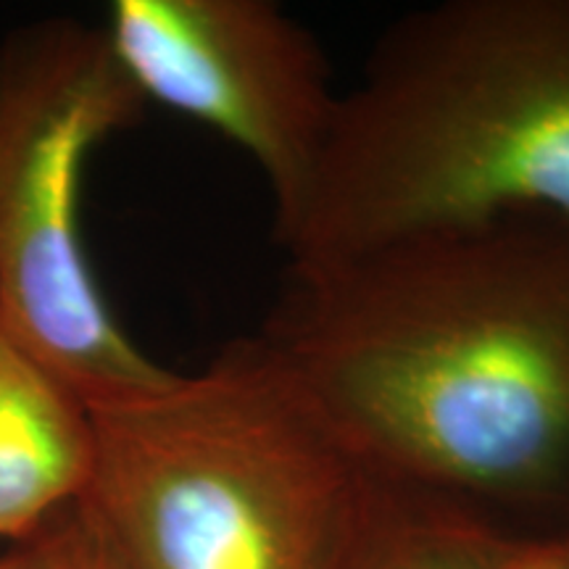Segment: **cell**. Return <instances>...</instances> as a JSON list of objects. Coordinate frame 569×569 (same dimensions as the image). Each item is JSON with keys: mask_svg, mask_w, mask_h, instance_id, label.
<instances>
[{"mask_svg": "<svg viewBox=\"0 0 569 569\" xmlns=\"http://www.w3.org/2000/svg\"><path fill=\"white\" fill-rule=\"evenodd\" d=\"M256 336L369 478L569 530V217L293 267Z\"/></svg>", "mask_w": 569, "mask_h": 569, "instance_id": "1", "label": "cell"}, {"mask_svg": "<svg viewBox=\"0 0 569 569\" xmlns=\"http://www.w3.org/2000/svg\"><path fill=\"white\" fill-rule=\"evenodd\" d=\"M509 213L569 217V0H443L393 21L274 243L311 267Z\"/></svg>", "mask_w": 569, "mask_h": 569, "instance_id": "2", "label": "cell"}, {"mask_svg": "<svg viewBox=\"0 0 569 569\" xmlns=\"http://www.w3.org/2000/svg\"><path fill=\"white\" fill-rule=\"evenodd\" d=\"M90 417L82 501L127 569H340L372 478L259 336Z\"/></svg>", "mask_w": 569, "mask_h": 569, "instance_id": "3", "label": "cell"}, {"mask_svg": "<svg viewBox=\"0 0 569 569\" xmlns=\"http://www.w3.org/2000/svg\"><path fill=\"white\" fill-rule=\"evenodd\" d=\"M146 106L103 27L48 19L0 46V327L88 409L174 375L113 317L80 234L84 163Z\"/></svg>", "mask_w": 569, "mask_h": 569, "instance_id": "4", "label": "cell"}, {"mask_svg": "<svg viewBox=\"0 0 569 569\" xmlns=\"http://www.w3.org/2000/svg\"><path fill=\"white\" fill-rule=\"evenodd\" d=\"M103 32L146 103L251 156L272 193L274 230L288 222L343 96L315 34L272 0H117Z\"/></svg>", "mask_w": 569, "mask_h": 569, "instance_id": "5", "label": "cell"}, {"mask_svg": "<svg viewBox=\"0 0 569 569\" xmlns=\"http://www.w3.org/2000/svg\"><path fill=\"white\" fill-rule=\"evenodd\" d=\"M90 409L0 327V540L17 543L90 486Z\"/></svg>", "mask_w": 569, "mask_h": 569, "instance_id": "6", "label": "cell"}, {"mask_svg": "<svg viewBox=\"0 0 569 569\" xmlns=\"http://www.w3.org/2000/svg\"><path fill=\"white\" fill-rule=\"evenodd\" d=\"M515 540L478 509L372 478L340 569H507Z\"/></svg>", "mask_w": 569, "mask_h": 569, "instance_id": "7", "label": "cell"}, {"mask_svg": "<svg viewBox=\"0 0 569 569\" xmlns=\"http://www.w3.org/2000/svg\"><path fill=\"white\" fill-rule=\"evenodd\" d=\"M0 569H127L88 503L74 501L0 553Z\"/></svg>", "mask_w": 569, "mask_h": 569, "instance_id": "8", "label": "cell"}, {"mask_svg": "<svg viewBox=\"0 0 569 569\" xmlns=\"http://www.w3.org/2000/svg\"><path fill=\"white\" fill-rule=\"evenodd\" d=\"M507 569H569V530L517 536Z\"/></svg>", "mask_w": 569, "mask_h": 569, "instance_id": "9", "label": "cell"}]
</instances>
